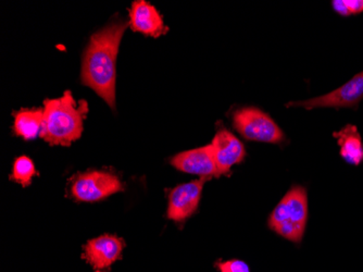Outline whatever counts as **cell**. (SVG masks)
Wrapping results in <instances>:
<instances>
[{
  "mask_svg": "<svg viewBox=\"0 0 363 272\" xmlns=\"http://www.w3.org/2000/svg\"><path fill=\"white\" fill-rule=\"evenodd\" d=\"M125 22H114L91 36L83 58L82 82L116 107V63Z\"/></svg>",
  "mask_w": 363,
  "mask_h": 272,
  "instance_id": "1",
  "label": "cell"
},
{
  "mask_svg": "<svg viewBox=\"0 0 363 272\" xmlns=\"http://www.w3.org/2000/svg\"><path fill=\"white\" fill-rule=\"evenodd\" d=\"M89 106L77 100L70 91L44 102V124L40 136L52 145L68 146L81 138Z\"/></svg>",
  "mask_w": 363,
  "mask_h": 272,
  "instance_id": "2",
  "label": "cell"
},
{
  "mask_svg": "<svg viewBox=\"0 0 363 272\" xmlns=\"http://www.w3.org/2000/svg\"><path fill=\"white\" fill-rule=\"evenodd\" d=\"M308 221V195L303 186H294L269 217L271 230L291 242H301Z\"/></svg>",
  "mask_w": 363,
  "mask_h": 272,
  "instance_id": "3",
  "label": "cell"
},
{
  "mask_svg": "<svg viewBox=\"0 0 363 272\" xmlns=\"http://www.w3.org/2000/svg\"><path fill=\"white\" fill-rule=\"evenodd\" d=\"M234 126L242 138L254 142L279 144L284 141V133L266 112L254 107L238 110L233 116Z\"/></svg>",
  "mask_w": 363,
  "mask_h": 272,
  "instance_id": "4",
  "label": "cell"
},
{
  "mask_svg": "<svg viewBox=\"0 0 363 272\" xmlns=\"http://www.w3.org/2000/svg\"><path fill=\"white\" fill-rule=\"evenodd\" d=\"M123 191V184L117 175L107 171H89L73 180L71 194L77 202H95Z\"/></svg>",
  "mask_w": 363,
  "mask_h": 272,
  "instance_id": "5",
  "label": "cell"
},
{
  "mask_svg": "<svg viewBox=\"0 0 363 272\" xmlns=\"http://www.w3.org/2000/svg\"><path fill=\"white\" fill-rule=\"evenodd\" d=\"M363 99V71L354 75L352 80L346 82L344 85L334 89L331 93L311 98L303 102H291L287 107H301L305 109L315 108H354L357 109L361 100Z\"/></svg>",
  "mask_w": 363,
  "mask_h": 272,
  "instance_id": "6",
  "label": "cell"
},
{
  "mask_svg": "<svg viewBox=\"0 0 363 272\" xmlns=\"http://www.w3.org/2000/svg\"><path fill=\"white\" fill-rule=\"evenodd\" d=\"M207 178H201L189 183L181 184L169 194L168 218L175 222L183 221L193 216L199 206L203 185Z\"/></svg>",
  "mask_w": 363,
  "mask_h": 272,
  "instance_id": "7",
  "label": "cell"
},
{
  "mask_svg": "<svg viewBox=\"0 0 363 272\" xmlns=\"http://www.w3.org/2000/svg\"><path fill=\"white\" fill-rule=\"evenodd\" d=\"M124 242L116 235L105 234L89 241L84 246L83 259L95 272H108L112 263L121 259Z\"/></svg>",
  "mask_w": 363,
  "mask_h": 272,
  "instance_id": "8",
  "label": "cell"
},
{
  "mask_svg": "<svg viewBox=\"0 0 363 272\" xmlns=\"http://www.w3.org/2000/svg\"><path fill=\"white\" fill-rule=\"evenodd\" d=\"M171 165L182 173L211 179L220 177L211 144L185 151L171 159Z\"/></svg>",
  "mask_w": 363,
  "mask_h": 272,
  "instance_id": "9",
  "label": "cell"
},
{
  "mask_svg": "<svg viewBox=\"0 0 363 272\" xmlns=\"http://www.w3.org/2000/svg\"><path fill=\"white\" fill-rule=\"evenodd\" d=\"M211 146L220 175H226L230 168L242 163L246 155L242 143L225 129L218 131Z\"/></svg>",
  "mask_w": 363,
  "mask_h": 272,
  "instance_id": "10",
  "label": "cell"
},
{
  "mask_svg": "<svg viewBox=\"0 0 363 272\" xmlns=\"http://www.w3.org/2000/svg\"><path fill=\"white\" fill-rule=\"evenodd\" d=\"M130 26L135 32L143 33L145 36L155 38H160L168 31L158 10L144 0H138L132 5Z\"/></svg>",
  "mask_w": 363,
  "mask_h": 272,
  "instance_id": "11",
  "label": "cell"
},
{
  "mask_svg": "<svg viewBox=\"0 0 363 272\" xmlns=\"http://www.w3.org/2000/svg\"><path fill=\"white\" fill-rule=\"evenodd\" d=\"M334 138L340 145V156L346 163L359 165L363 161V143L357 126L347 124L342 130L334 133Z\"/></svg>",
  "mask_w": 363,
  "mask_h": 272,
  "instance_id": "12",
  "label": "cell"
},
{
  "mask_svg": "<svg viewBox=\"0 0 363 272\" xmlns=\"http://www.w3.org/2000/svg\"><path fill=\"white\" fill-rule=\"evenodd\" d=\"M44 108L22 109L14 114V132L24 140H33L42 133Z\"/></svg>",
  "mask_w": 363,
  "mask_h": 272,
  "instance_id": "13",
  "label": "cell"
},
{
  "mask_svg": "<svg viewBox=\"0 0 363 272\" xmlns=\"http://www.w3.org/2000/svg\"><path fill=\"white\" fill-rule=\"evenodd\" d=\"M35 173V165L32 159L26 156H21L14 161L11 178L18 183L28 186L30 185Z\"/></svg>",
  "mask_w": 363,
  "mask_h": 272,
  "instance_id": "14",
  "label": "cell"
},
{
  "mask_svg": "<svg viewBox=\"0 0 363 272\" xmlns=\"http://www.w3.org/2000/svg\"><path fill=\"white\" fill-rule=\"evenodd\" d=\"M336 13L342 16H350L363 12V0H334L332 1Z\"/></svg>",
  "mask_w": 363,
  "mask_h": 272,
  "instance_id": "15",
  "label": "cell"
},
{
  "mask_svg": "<svg viewBox=\"0 0 363 272\" xmlns=\"http://www.w3.org/2000/svg\"><path fill=\"white\" fill-rule=\"evenodd\" d=\"M218 268L221 272H250L248 265L242 261H228L218 263Z\"/></svg>",
  "mask_w": 363,
  "mask_h": 272,
  "instance_id": "16",
  "label": "cell"
}]
</instances>
